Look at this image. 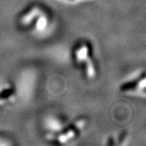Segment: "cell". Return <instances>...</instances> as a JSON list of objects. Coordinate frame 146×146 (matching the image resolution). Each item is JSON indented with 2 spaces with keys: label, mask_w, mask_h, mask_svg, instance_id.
<instances>
[{
  "label": "cell",
  "mask_w": 146,
  "mask_h": 146,
  "mask_svg": "<svg viewBox=\"0 0 146 146\" xmlns=\"http://www.w3.org/2000/svg\"><path fill=\"white\" fill-rule=\"evenodd\" d=\"M72 58L76 67L87 80H93L98 75L94 47L87 39L78 40L72 49Z\"/></svg>",
  "instance_id": "1"
},
{
  "label": "cell",
  "mask_w": 146,
  "mask_h": 146,
  "mask_svg": "<svg viewBox=\"0 0 146 146\" xmlns=\"http://www.w3.org/2000/svg\"><path fill=\"white\" fill-rule=\"evenodd\" d=\"M86 118L79 116L69 121H64L54 132L45 134L48 142L57 145H67L78 140L87 127Z\"/></svg>",
  "instance_id": "2"
},
{
  "label": "cell",
  "mask_w": 146,
  "mask_h": 146,
  "mask_svg": "<svg viewBox=\"0 0 146 146\" xmlns=\"http://www.w3.org/2000/svg\"><path fill=\"white\" fill-rule=\"evenodd\" d=\"M18 21L23 29L36 34H42L49 29L52 20L46 9L37 5H32L21 12Z\"/></svg>",
  "instance_id": "3"
},
{
  "label": "cell",
  "mask_w": 146,
  "mask_h": 146,
  "mask_svg": "<svg viewBox=\"0 0 146 146\" xmlns=\"http://www.w3.org/2000/svg\"><path fill=\"white\" fill-rule=\"evenodd\" d=\"M121 93L133 96H145L146 77L144 70L135 73L124 80L119 86Z\"/></svg>",
  "instance_id": "4"
},
{
  "label": "cell",
  "mask_w": 146,
  "mask_h": 146,
  "mask_svg": "<svg viewBox=\"0 0 146 146\" xmlns=\"http://www.w3.org/2000/svg\"><path fill=\"white\" fill-rule=\"evenodd\" d=\"M18 99V91L15 84L7 82L0 89V105L6 107L14 105Z\"/></svg>",
  "instance_id": "5"
},
{
  "label": "cell",
  "mask_w": 146,
  "mask_h": 146,
  "mask_svg": "<svg viewBox=\"0 0 146 146\" xmlns=\"http://www.w3.org/2000/svg\"><path fill=\"white\" fill-rule=\"evenodd\" d=\"M128 140V133L122 131L114 134L110 135L106 139L105 145H123Z\"/></svg>",
  "instance_id": "6"
},
{
  "label": "cell",
  "mask_w": 146,
  "mask_h": 146,
  "mask_svg": "<svg viewBox=\"0 0 146 146\" xmlns=\"http://www.w3.org/2000/svg\"><path fill=\"white\" fill-rule=\"evenodd\" d=\"M69 1H75V0H69Z\"/></svg>",
  "instance_id": "7"
}]
</instances>
